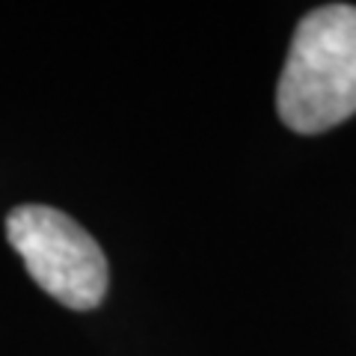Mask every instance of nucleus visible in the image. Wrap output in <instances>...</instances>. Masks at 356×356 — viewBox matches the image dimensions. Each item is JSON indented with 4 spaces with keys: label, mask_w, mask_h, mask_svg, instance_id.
Here are the masks:
<instances>
[{
    "label": "nucleus",
    "mask_w": 356,
    "mask_h": 356,
    "mask_svg": "<svg viewBox=\"0 0 356 356\" xmlns=\"http://www.w3.org/2000/svg\"><path fill=\"white\" fill-rule=\"evenodd\" d=\"M276 110L297 134H324L356 113V6L327 3L300 18Z\"/></svg>",
    "instance_id": "1"
},
{
    "label": "nucleus",
    "mask_w": 356,
    "mask_h": 356,
    "mask_svg": "<svg viewBox=\"0 0 356 356\" xmlns=\"http://www.w3.org/2000/svg\"><path fill=\"white\" fill-rule=\"evenodd\" d=\"M6 238L42 291L63 306L89 312L107 294V259L95 238L69 214L48 205H18Z\"/></svg>",
    "instance_id": "2"
}]
</instances>
